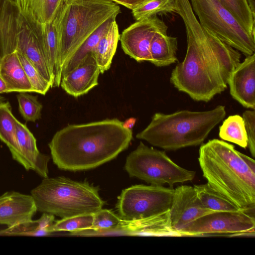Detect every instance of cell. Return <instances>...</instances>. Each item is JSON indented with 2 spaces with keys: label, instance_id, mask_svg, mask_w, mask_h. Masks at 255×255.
Returning <instances> with one entry per match:
<instances>
[{
  "label": "cell",
  "instance_id": "f546056e",
  "mask_svg": "<svg viewBox=\"0 0 255 255\" xmlns=\"http://www.w3.org/2000/svg\"><path fill=\"white\" fill-rule=\"evenodd\" d=\"M249 34L255 36V16L247 0H218Z\"/></svg>",
  "mask_w": 255,
  "mask_h": 255
},
{
  "label": "cell",
  "instance_id": "30bf717a",
  "mask_svg": "<svg viewBox=\"0 0 255 255\" xmlns=\"http://www.w3.org/2000/svg\"><path fill=\"white\" fill-rule=\"evenodd\" d=\"M255 210L215 212L191 222L180 232L183 237L255 235Z\"/></svg>",
  "mask_w": 255,
  "mask_h": 255
},
{
  "label": "cell",
  "instance_id": "d6a6232c",
  "mask_svg": "<svg viewBox=\"0 0 255 255\" xmlns=\"http://www.w3.org/2000/svg\"><path fill=\"white\" fill-rule=\"evenodd\" d=\"M94 214H84L62 218L54 223L52 231L70 232L72 234L91 230Z\"/></svg>",
  "mask_w": 255,
  "mask_h": 255
},
{
  "label": "cell",
  "instance_id": "4fadbf2b",
  "mask_svg": "<svg viewBox=\"0 0 255 255\" xmlns=\"http://www.w3.org/2000/svg\"><path fill=\"white\" fill-rule=\"evenodd\" d=\"M228 84L232 98L243 107L255 109V54L246 56L232 72Z\"/></svg>",
  "mask_w": 255,
  "mask_h": 255
},
{
  "label": "cell",
  "instance_id": "44dd1931",
  "mask_svg": "<svg viewBox=\"0 0 255 255\" xmlns=\"http://www.w3.org/2000/svg\"><path fill=\"white\" fill-rule=\"evenodd\" d=\"M26 20L39 23L52 22L64 0H9Z\"/></svg>",
  "mask_w": 255,
  "mask_h": 255
},
{
  "label": "cell",
  "instance_id": "4dcf8cb0",
  "mask_svg": "<svg viewBox=\"0 0 255 255\" xmlns=\"http://www.w3.org/2000/svg\"><path fill=\"white\" fill-rule=\"evenodd\" d=\"M122 220L112 211L101 209L94 213L91 230L78 232L76 235H89L113 233L121 225Z\"/></svg>",
  "mask_w": 255,
  "mask_h": 255
},
{
  "label": "cell",
  "instance_id": "8fae6325",
  "mask_svg": "<svg viewBox=\"0 0 255 255\" xmlns=\"http://www.w3.org/2000/svg\"><path fill=\"white\" fill-rule=\"evenodd\" d=\"M167 26L156 15L136 21L120 36L124 52L137 62H150V45L157 32L167 33Z\"/></svg>",
  "mask_w": 255,
  "mask_h": 255
},
{
  "label": "cell",
  "instance_id": "ba28073f",
  "mask_svg": "<svg viewBox=\"0 0 255 255\" xmlns=\"http://www.w3.org/2000/svg\"><path fill=\"white\" fill-rule=\"evenodd\" d=\"M200 25L246 56L255 51V37L240 24L218 0H189Z\"/></svg>",
  "mask_w": 255,
  "mask_h": 255
},
{
  "label": "cell",
  "instance_id": "e575fe53",
  "mask_svg": "<svg viewBox=\"0 0 255 255\" xmlns=\"http://www.w3.org/2000/svg\"><path fill=\"white\" fill-rule=\"evenodd\" d=\"M16 96L19 112L25 121L35 122L40 118L42 105L36 97L25 92H19Z\"/></svg>",
  "mask_w": 255,
  "mask_h": 255
},
{
  "label": "cell",
  "instance_id": "74e56055",
  "mask_svg": "<svg viewBox=\"0 0 255 255\" xmlns=\"http://www.w3.org/2000/svg\"><path fill=\"white\" fill-rule=\"evenodd\" d=\"M136 121V119L135 118H129L127 119L125 122H123V126L124 128L132 131Z\"/></svg>",
  "mask_w": 255,
  "mask_h": 255
},
{
  "label": "cell",
  "instance_id": "cb8c5ba5",
  "mask_svg": "<svg viewBox=\"0 0 255 255\" xmlns=\"http://www.w3.org/2000/svg\"><path fill=\"white\" fill-rule=\"evenodd\" d=\"M120 36L116 19L112 22L107 31L101 38L93 53L101 73H104L110 69Z\"/></svg>",
  "mask_w": 255,
  "mask_h": 255
},
{
  "label": "cell",
  "instance_id": "603a6c76",
  "mask_svg": "<svg viewBox=\"0 0 255 255\" xmlns=\"http://www.w3.org/2000/svg\"><path fill=\"white\" fill-rule=\"evenodd\" d=\"M177 37L156 33L150 45V63L157 67H164L177 62Z\"/></svg>",
  "mask_w": 255,
  "mask_h": 255
},
{
  "label": "cell",
  "instance_id": "9a60e30c",
  "mask_svg": "<svg viewBox=\"0 0 255 255\" xmlns=\"http://www.w3.org/2000/svg\"><path fill=\"white\" fill-rule=\"evenodd\" d=\"M16 135L18 152L13 158L26 170H33L44 178H47L50 157L39 151L33 134L25 125L18 121L16 122Z\"/></svg>",
  "mask_w": 255,
  "mask_h": 255
},
{
  "label": "cell",
  "instance_id": "5b68a950",
  "mask_svg": "<svg viewBox=\"0 0 255 255\" xmlns=\"http://www.w3.org/2000/svg\"><path fill=\"white\" fill-rule=\"evenodd\" d=\"M120 13L119 5L110 0H64L52 21L61 72L86 39L108 19Z\"/></svg>",
  "mask_w": 255,
  "mask_h": 255
},
{
  "label": "cell",
  "instance_id": "7a4b0ae2",
  "mask_svg": "<svg viewBox=\"0 0 255 255\" xmlns=\"http://www.w3.org/2000/svg\"><path fill=\"white\" fill-rule=\"evenodd\" d=\"M132 132L117 119L69 125L57 131L48 145L58 168L81 171L97 167L126 149Z\"/></svg>",
  "mask_w": 255,
  "mask_h": 255
},
{
  "label": "cell",
  "instance_id": "5bb4252c",
  "mask_svg": "<svg viewBox=\"0 0 255 255\" xmlns=\"http://www.w3.org/2000/svg\"><path fill=\"white\" fill-rule=\"evenodd\" d=\"M17 50L34 66L52 88L53 78L42 47L30 22L20 13L18 20Z\"/></svg>",
  "mask_w": 255,
  "mask_h": 255
},
{
  "label": "cell",
  "instance_id": "8d00e7d4",
  "mask_svg": "<svg viewBox=\"0 0 255 255\" xmlns=\"http://www.w3.org/2000/svg\"><path fill=\"white\" fill-rule=\"evenodd\" d=\"M132 10L145 0H110Z\"/></svg>",
  "mask_w": 255,
  "mask_h": 255
},
{
  "label": "cell",
  "instance_id": "4316f807",
  "mask_svg": "<svg viewBox=\"0 0 255 255\" xmlns=\"http://www.w3.org/2000/svg\"><path fill=\"white\" fill-rule=\"evenodd\" d=\"M17 120L8 102H0V140L8 147L12 158L18 152L16 139Z\"/></svg>",
  "mask_w": 255,
  "mask_h": 255
},
{
  "label": "cell",
  "instance_id": "e0dca14e",
  "mask_svg": "<svg viewBox=\"0 0 255 255\" xmlns=\"http://www.w3.org/2000/svg\"><path fill=\"white\" fill-rule=\"evenodd\" d=\"M169 210L144 219L122 220L120 226L113 233L139 236L183 237L181 232L172 227Z\"/></svg>",
  "mask_w": 255,
  "mask_h": 255
},
{
  "label": "cell",
  "instance_id": "f35d334b",
  "mask_svg": "<svg viewBox=\"0 0 255 255\" xmlns=\"http://www.w3.org/2000/svg\"><path fill=\"white\" fill-rule=\"evenodd\" d=\"M7 93V89L5 82L0 75V94Z\"/></svg>",
  "mask_w": 255,
  "mask_h": 255
},
{
  "label": "cell",
  "instance_id": "60d3db41",
  "mask_svg": "<svg viewBox=\"0 0 255 255\" xmlns=\"http://www.w3.org/2000/svg\"><path fill=\"white\" fill-rule=\"evenodd\" d=\"M0 61H1V59H0Z\"/></svg>",
  "mask_w": 255,
  "mask_h": 255
},
{
  "label": "cell",
  "instance_id": "7402d4cb",
  "mask_svg": "<svg viewBox=\"0 0 255 255\" xmlns=\"http://www.w3.org/2000/svg\"><path fill=\"white\" fill-rule=\"evenodd\" d=\"M0 75L5 82L7 93L33 92L32 86L19 59L16 51L6 55L1 59Z\"/></svg>",
  "mask_w": 255,
  "mask_h": 255
},
{
  "label": "cell",
  "instance_id": "52a82bcc",
  "mask_svg": "<svg viewBox=\"0 0 255 255\" xmlns=\"http://www.w3.org/2000/svg\"><path fill=\"white\" fill-rule=\"evenodd\" d=\"M124 169L130 177L151 185L168 184L170 187L177 183L192 181L196 175L195 171L174 162L164 151L149 147L141 141L127 157Z\"/></svg>",
  "mask_w": 255,
  "mask_h": 255
},
{
  "label": "cell",
  "instance_id": "ac0fdd59",
  "mask_svg": "<svg viewBox=\"0 0 255 255\" xmlns=\"http://www.w3.org/2000/svg\"><path fill=\"white\" fill-rule=\"evenodd\" d=\"M36 211L31 195L11 191L0 196V224L9 227L30 220Z\"/></svg>",
  "mask_w": 255,
  "mask_h": 255
},
{
  "label": "cell",
  "instance_id": "484cf974",
  "mask_svg": "<svg viewBox=\"0 0 255 255\" xmlns=\"http://www.w3.org/2000/svg\"><path fill=\"white\" fill-rule=\"evenodd\" d=\"M117 16L114 15L108 19L86 39L64 66L62 76L77 67L88 55L94 53L100 40Z\"/></svg>",
  "mask_w": 255,
  "mask_h": 255
},
{
  "label": "cell",
  "instance_id": "ffe728a7",
  "mask_svg": "<svg viewBox=\"0 0 255 255\" xmlns=\"http://www.w3.org/2000/svg\"><path fill=\"white\" fill-rule=\"evenodd\" d=\"M19 13L9 0H0V57L16 51Z\"/></svg>",
  "mask_w": 255,
  "mask_h": 255
},
{
  "label": "cell",
  "instance_id": "277c9868",
  "mask_svg": "<svg viewBox=\"0 0 255 255\" xmlns=\"http://www.w3.org/2000/svg\"><path fill=\"white\" fill-rule=\"evenodd\" d=\"M225 107L195 112L181 110L171 114L156 113L148 126L136 135L154 146L177 150L202 144L225 117Z\"/></svg>",
  "mask_w": 255,
  "mask_h": 255
},
{
  "label": "cell",
  "instance_id": "2e32d148",
  "mask_svg": "<svg viewBox=\"0 0 255 255\" xmlns=\"http://www.w3.org/2000/svg\"><path fill=\"white\" fill-rule=\"evenodd\" d=\"M100 73L94 55L91 53L77 67L62 75L60 86L68 94L77 98L98 85Z\"/></svg>",
  "mask_w": 255,
  "mask_h": 255
},
{
  "label": "cell",
  "instance_id": "83f0119b",
  "mask_svg": "<svg viewBox=\"0 0 255 255\" xmlns=\"http://www.w3.org/2000/svg\"><path fill=\"white\" fill-rule=\"evenodd\" d=\"M193 187L203 206L215 212L237 211L239 208L233 202L216 191L207 183L194 185Z\"/></svg>",
  "mask_w": 255,
  "mask_h": 255
},
{
  "label": "cell",
  "instance_id": "d4e9b609",
  "mask_svg": "<svg viewBox=\"0 0 255 255\" xmlns=\"http://www.w3.org/2000/svg\"><path fill=\"white\" fill-rule=\"evenodd\" d=\"M54 216L43 213L37 220L32 219L0 231V235L44 236L52 231Z\"/></svg>",
  "mask_w": 255,
  "mask_h": 255
},
{
  "label": "cell",
  "instance_id": "8992f818",
  "mask_svg": "<svg viewBox=\"0 0 255 255\" xmlns=\"http://www.w3.org/2000/svg\"><path fill=\"white\" fill-rule=\"evenodd\" d=\"M31 194L37 211L62 218L94 214L105 205L98 188L63 176L44 178Z\"/></svg>",
  "mask_w": 255,
  "mask_h": 255
},
{
  "label": "cell",
  "instance_id": "6da1fadb",
  "mask_svg": "<svg viewBox=\"0 0 255 255\" xmlns=\"http://www.w3.org/2000/svg\"><path fill=\"white\" fill-rule=\"evenodd\" d=\"M176 13L185 24L187 48L184 60L172 71L170 81L194 101L208 102L226 89L241 55L200 25L189 0H176Z\"/></svg>",
  "mask_w": 255,
  "mask_h": 255
},
{
  "label": "cell",
  "instance_id": "d6986e66",
  "mask_svg": "<svg viewBox=\"0 0 255 255\" xmlns=\"http://www.w3.org/2000/svg\"><path fill=\"white\" fill-rule=\"evenodd\" d=\"M29 22L42 47L53 78L52 87H59L60 85L62 72L54 24L52 21L46 23Z\"/></svg>",
  "mask_w": 255,
  "mask_h": 255
},
{
  "label": "cell",
  "instance_id": "3957f363",
  "mask_svg": "<svg viewBox=\"0 0 255 255\" xmlns=\"http://www.w3.org/2000/svg\"><path fill=\"white\" fill-rule=\"evenodd\" d=\"M198 161L207 184L242 209L255 210V161L233 144L213 139L202 144Z\"/></svg>",
  "mask_w": 255,
  "mask_h": 255
},
{
  "label": "cell",
  "instance_id": "b9f144b4",
  "mask_svg": "<svg viewBox=\"0 0 255 255\" xmlns=\"http://www.w3.org/2000/svg\"><path fill=\"white\" fill-rule=\"evenodd\" d=\"M1 99V97L0 96V100Z\"/></svg>",
  "mask_w": 255,
  "mask_h": 255
},
{
  "label": "cell",
  "instance_id": "d590c367",
  "mask_svg": "<svg viewBox=\"0 0 255 255\" xmlns=\"http://www.w3.org/2000/svg\"><path fill=\"white\" fill-rule=\"evenodd\" d=\"M248 136V147L253 157H255V111H245L242 116Z\"/></svg>",
  "mask_w": 255,
  "mask_h": 255
},
{
  "label": "cell",
  "instance_id": "1f68e13d",
  "mask_svg": "<svg viewBox=\"0 0 255 255\" xmlns=\"http://www.w3.org/2000/svg\"><path fill=\"white\" fill-rule=\"evenodd\" d=\"M131 12L136 21L158 14L176 13V0H145Z\"/></svg>",
  "mask_w": 255,
  "mask_h": 255
},
{
  "label": "cell",
  "instance_id": "f1b7e54d",
  "mask_svg": "<svg viewBox=\"0 0 255 255\" xmlns=\"http://www.w3.org/2000/svg\"><path fill=\"white\" fill-rule=\"evenodd\" d=\"M219 135L223 140L235 143L246 148L248 136L245 123L242 117L239 115L229 116L219 128Z\"/></svg>",
  "mask_w": 255,
  "mask_h": 255
},
{
  "label": "cell",
  "instance_id": "9c48e42d",
  "mask_svg": "<svg viewBox=\"0 0 255 255\" xmlns=\"http://www.w3.org/2000/svg\"><path fill=\"white\" fill-rule=\"evenodd\" d=\"M174 189L162 185H135L123 190L116 208L124 221L148 218L170 209Z\"/></svg>",
  "mask_w": 255,
  "mask_h": 255
},
{
  "label": "cell",
  "instance_id": "ab89813d",
  "mask_svg": "<svg viewBox=\"0 0 255 255\" xmlns=\"http://www.w3.org/2000/svg\"><path fill=\"white\" fill-rule=\"evenodd\" d=\"M248 4L253 12L254 15L255 16V0H247Z\"/></svg>",
  "mask_w": 255,
  "mask_h": 255
},
{
  "label": "cell",
  "instance_id": "836d02e7",
  "mask_svg": "<svg viewBox=\"0 0 255 255\" xmlns=\"http://www.w3.org/2000/svg\"><path fill=\"white\" fill-rule=\"evenodd\" d=\"M23 69L30 82L33 92L45 95L51 88L50 83L39 73L32 63L21 52L16 50Z\"/></svg>",
  "mask_w": 255,
  "mask_h": 255
},
{
  "label": "cell",
  "instance_id": "7c38bea8",
  "mask_svg": "<svg viewBox=\"0 0 255 255\" xmlns=\"http://www.w3.org/2000/svg\"><path fill=\"white\" fill-rule=\"evenodd\" d=\"M169 211L171 226L178 232L197 218L215 212L203 206L193 186L189 185L174 189Z\"/></svg>",
  "mask_w": 255,
  "mask_h": 255
}]
</instances>
